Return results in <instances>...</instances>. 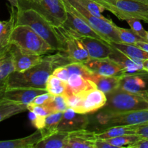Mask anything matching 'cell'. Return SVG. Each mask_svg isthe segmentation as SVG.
I'll list each match as a JSON object with an SVG mask.
<instances>
[{
    "label": "cell",
    "mask_w": 148,
    "mask_h": 148,
    "mask_svg": "<svg viewBox=\"0 0 148 148\" xmlns=\"http://www.w3.org/2000/svg\"><path fill=\"white\" fill-rule=\"evenodd\" d=\"M51 56L44 58L41 62L23 72H14L9 76L7 88H34L46 90V82L53 70Z\"/></svg>",
    "instance_id": "obj_2"
},
{
    "label": "cell",
    "mask_w": 148,
    "mask_h": 148,
    "mask_svg": "<svg viewBox=\"0 0 148 148\" xmlns=\"http://www.w3.org/2000/svg\"><path fill=\"white\" fill-rule=\"evenodd\" d=\"M52 75H55L58 78H59L60 79L66 82H67L68 79L70 77V73H69V70H68V69L65 66H57L56 69L53 70Z\"/></svg>",
    "instance_id": "obj_38"
},
{
    "label": "cell",
    "mask_w": 148,
    "mask_h": 148,
    "mask_svg": "<svg viewBox=\"0 0 148 148\" xmlns=\"http://www.w3.org/2000/svg\"><path fill=\"white\" fill-rule=\"evenodd\" d=\"M46 90L34 88H7L1 94V99L28 105L37 95L46 92Z\"/></svg>",
    "instance_id": "obj_15"
},
{
    "label": "cell",
    "mask_w": 148,
    "mask_h": 148,
    "mask_svg": "<svg viewBox=\"0 0 148 148\" xmlns=\"http://www.w3.org/2000/svg\"><path fill=\"white\" fill-rule=\"evenodd\" d=\"M80 39L88 50L90 59L108 58L114 49L110 43L101 39L91 37H83Z\"/></svg>",
    "instance_id": "obj_17"
},
{
    "label": "cell",
    "mask_w": 148,
    "mask_h": 148,
    "mask_svg": "<svg viewBox=\"0 0 148 148\" xmlns=\"http://www.w3.org/2000/svg\"><path fill=\"white\" fill-rule=\"evenodd\" d=\"M26 111H27L26 105L2 100L0 101V122Z\"/></svg>",
    "instance_id": "obj_26"
},
{
    "label": "cell",
    "mask_w": 148,
    "mask_h": 148,
    "mask_svg": "<svg viewBox=\"0 0 148 148\" xmlns=\"http://www.w3.org/2000/svg\"><path fill=\"white\" fill-rule=\"evenodd\" d=\"M66 10L67 12V17L62 27L64 28L66 31L79 38L83 37H91L101 39L106 41L96 31L90 27L80 17L74 14L70 10L67 9Z\"/></svg>",
    "instance_id": "obj_10"
},
{
    "label": "cell",
    "mask_w": 148,
    "mask_h": 148,
    "mask_svg": "<svg viewBox=\"0 0 148 148\" xmlns=\"http://www.w3.org/2000/svg\"><path fill=\"white\" fill-rule=\"evenodd\" d=\"M51 96V95L49 94L48 92L40 94V95H37V96L33 100L31 103L36 104V105H43V104L49 99V98H50Z\"/></svg>",
    "instance_id": "obj_40"
},
{
    "label": "cell",
    "mask_w": 148,
    "mask_h": 148,
    "mask_svg": "<svg viewBox=\"0 0 148 148\" xmlns=\"http://www.w3.org/2000/svg\"><path fill=\"white\" fill-rule=\"evenodd\" d=\"M66 83L68 88L66 94H82L96 88L92 81L77 74L70 75Z\"/></svg>",
    "instance_id": "obj_23"
},
{
    "label": "cell",
    "mask_w": 148,
    "mask_h": 148,
    "mask_svg": "<svg viewBox=\"0 0 148 148\" xmlns=\"http://www.w3.org/2000/svg\"><path fill=\"white\" fill-rule=\"evenodd\" d=\"M127 23H128V25H130V28L134 32V33H137L138 36H140V37L143 38V39L145 40L146 36H147V31L144 29V27H143V25L140 23V20L138 19H129V20H126Z\"/></svg>",
    "instance_id": "obj_37"
},
{
    "label": "cell",
    "mask_w": 148,
    "mask_h": 148,
    "mask_svg": "<svg viewBox=\"0 0 148 148\" xmlns=\"http://www.w3.org/2000/svg\"><path fill=\"white\" fill-rule=\"evenodd\" d=\"M15 25L29 26L43 38L55 51L66 52V44L57 28L46 17L36 10L33 9H16Z\"/></svg>",
    "instance_id": "obj_1"
},
{
    "label": "cell",
    "mask_w": 148,
    "mask_h": 148,
    "mask_svg": "<svg viewBox=\"0 0 148 148\" xmlns=\"http://www.w3.org/2000/svg\"><path fill=\"white\" fill-rule=\"evenodd\" d=\"M134 129L135 134L140 136L142 138L148 139V121L138 125L131 126Z\"/></svg>",
    "instance_id": "obj_39"
},
{
    "label": "cell",
    "mask_w": 148,
    "mask_h": 148,
    "mask_svg": "<svg viewBox=\"0 0 148 148\" xmlns=\"http://www.w3.org/2000/svg\"><path fill=\"white\" fill-rule=\"evenodd\" d=\"M69 70L70 75L72 74H77L82 75L86 79H89L92 72L88 69L86 65L81 62H71L64 65Z\"/></svg>",
    "instance_id": "obj_35"
},
{
    "label": "cell",
    "mask_w": 148,
    "mask_h": 148,
    "mask_svg": "<svg viewBox=\"0 0 148 148\" xmlns=\"http://www.w3.org/2000/svg\"><path fill=\"white\" fill-rule=\"evenodd\" d=\"M10 43L29 54L43 56L55 51L43 38L25 25H15L12 32Z\"/></svg>",
    "instance_id": "obj_5"
},
{
    "label": "cell",
    "mask_w": 148,
    "mask_h": 148,
    "mask_svg": "<svg viewBox=\"0 0 148 148\" xmlns=\"http://www.w3.org/2000/svg\"><path fill=\"white\" fill-rule=\"evenodd\" d=\"M135 1H140V2H142L143 3V4H145L148 5V0H135Z\"/></svg>",
    "instance_id": "obj_47"
},
{
    "label": "cell",
    "mask_w": 148,
    "mask_h": 148,
    "mask_svg": "<svg viewBox=\"0 0 148 148\" xmlns=\"http://www.w3.org/2000/svg\"><path fill=\"white\" fill-rule=\"evenodd\" d=\"M49 114L58 112H64L68 109L66 98L64 95H51L49 99L43 104Z\"/></svg>",
    "instance_id": "obj_31"
},
{
    "label": "cell",
    "mask_w": 148,
    "mask_h": 148,
    "mask_svg": "<svg viewBox=\"0 0 148 148\" xmlns=\"http://www.w3.org/2000/svg\"><path fill=\"white\" fill-rule=\"evenodd\" d=\"M135 46H138V47L141 48L142 49L148 52V42L145 41V40H142V41L137 42L135 44Z\"/></svg>",
    "instance_id": "obj_44"
},
{
    "label": "cell",
    "mask_w": 148,
    "mask_h": 148,
    "mask_svg": "<svg viewBox=\"0 0 148 148\" xmlns=\"http://www.w3.org/2000/svg\"><path fill=\"white\" fill-rule=\"evenodd\" d=\"M140 139H142V137L137 134H127V135L119 136L114 138L107 139L106 140L116 148H120L127 147L128 145L136 143Z\"/></svg>",
    "instance_id": "obj_34"
},
{
    "label": "cell",
    "mask_w": 148,
    "mask_h": 148,
    "mask_svg": "<svg viewBox=\"0 0 148 148\" xmlns=\"http://www.w3.org/2000/svg\"><path fill=\"white\" fill-rule=\"evenodd\" d=\"M1 58H2V57H1ZM1 58H0V62H1Z\"/></svg>",
    "instance_id": "obj_50"
},
{
    "label": "cell",
    "mask_w": 148,
    "mask_h": 148,
    "mask_svg": "<svg viewBox=\"0 0 148 148\" xmlns=\"http://www.w3.org/2000/svg\"><path fill=\"white\" fill-rule=\"evenodd\" d=\"M101 130L119 126H134L148 121V109L126 111L115 114H97Z\"/></svg>",
    "instance_id": "obj_8"
},
{
    "label": "cell",
    "mask_w": 148,
    "mask_h": 148,
    "mask_svg": "<svg viewBox=\"0 0 148 148\" xmlns=\"http://www.w3.org/2000/svg\"><path fill=\"white\" fill-rule=\"evenodd\" d=\"M15 72H23L38 64L43 60L44 57L40 55L29 54L22 51L15 45L12 43L10 49Z\"/></svg>",
    "instance_id": "obj_14"
},
{
    "label": "cell",
    "mask_w": 148,
    "mask_h": 148,
    "mask_svg": "<svg viewBox=\"0 0 148 148\" xmlns=\"http://www.w3.org/2000/svg\"><path fill=\"white\" fill-rule=\"evenodd\" d=\"M110 44L128 57L137 62H143L148 59V52L135 45L125 44L117 42H110Z\"/></svg>",
    "instance_id": "obj_24"
},
{
    "label": "cell",
    "mask_w": 148,
    "mask_h": 148,
    "mask_svg": "<svg viewBox=\"0 0 148 148\" xmlns=\"http://www.w3.org/2000/svg\"><path fill=\"white\" fill-rule=\"evenodd\" d=\"M106 95L98 90L93 88L84 92L80 106L76 112L82 114H92L100 111L106 103Z\"/></svg>",
    "instance_id": "obj_11"
},
{
    "label": "cell",
    "mask_w": 148,
    "mask_h": 148,
    "mask_svg": "<svg viewBox=\"0 0 148 148\" xmlns=\"http://www.w3.org/2000/svg\"><path fill=\"white\" fill-rule=\"evenodd\" d=\"M67 83L53 75H51L46 82V90L51 95H66L67 93Z\"/></svg>",
    "instance_id": "obj_30"
},
{
    "label": "cell",
    "mask_w": 148,
    "mask_h": 148,
    "mask_svg": "<svg viewBox=\"0 0 148 148\" xmlns=\"http://www.w3.org/2000/svg\"><path fill=\"white\" fill-rule=\"evenodd\" d=\"M128 148H148V139L142 138L133 144L128 145Z\"/></svg>",
    "instance_id": "obj_41"
},
{
    "label": "cell",
    "mask_w": 148,
    "mask_h": 148,
    "mask_svg": "<svg viewBox=\"0 0 148 148\" xmlns=\"http://www.w3.org/2000/svg\"><path fill=\"white\" fill-rule=\"evenodd\" d=\"M89 123V119L86 114H79L72 108H68V109L63 113L57 130L70 132L83 130L88 127Z\"/></svg>",
    "instance_id": "obj_13"
},
{
    "label": "cell",
    "mask_w": 148,
    "mask_h": 148,
    "mask_svg": "<svg viewBox=\"0 0 148 148\" xmlns=\"http://www.w3.org/2000/svg\"><path fill=\"white\" fill-rule=\"evenodd\" d=\"M27 111L33 114L34 117L32 119V124L36 129H42L44 126L45 120L49 114L43 105H36L33 103H29L27 105Z\"/></svg>",
    "instance_id": "obj_29"
},
{
    "label": "cell",
    "mask_w": 148,
    "mask_h": 148,
    "mask_svg": "<svg viewBox=\"0 0 148 148\" xmlns=\"http://www.w3.org/2000/svg\"><path fill=\"white\" fill-rule=\"evenodd\" d=\"M11 44L5 45L4 43H3L2 42L0 41V58L3 57L4 55H6L9 51H10Z\"/></svg>",
    "instance_id": "obj_43"
},
{
    "label": "cell",
    "mask_w": 148,
    "mask_h": 148,
    "mask_svg": "<svg viewBox=\"0 0 148 148\" xmlns=\"http://www.w3.org/2000/svg\"><path fill=\"white\" fill-rule=\"evenodd\" d=\"M111 12L119 20L138 19L145 22L148 19V5L135 0H93Z\"/></svg>",
    "instance_id": "obj_6"
},
{
    "label": "cell",
    "mask_w": 148,
    "mask_h": 148,
    "mask_svg": "<svg viewBox=\"0 0 148 148\" xmlns=\"http://www.w3.org/2000/svg\"><path fill=\"white\" fill-rule=\"evenodd\" d=\"M17 10L33 9L46 17L56 27L64 24L67 12L62 0H18Z\"/></svg>",
    "instance_id": "obj_7"
},
{
    "label": "cell",
    "mask_w": 148,
    "mask_h": 148,
    "mask_svg": "<svg viewBox=\"0 0 148 148\" xmlns=\"http://www.w3.org/2000/svg\"><path fill=\"white\" fill-rule=\"evenodd\" d=\"M106 95V103L99 114H109L148 109V95L132 93L117 89Z\"/></svg>",
    "instance_id": "obj_4"
},
{
    "label": "cell",
    "mask_w": 148,
    "mask_h": 148,
    "mask_svg": "<svg viewBox=\"0 0 148 148\" xmlns=\"http://www.w3.org/2000/svg\"><path fill=\"white\" fill-rule=\"evenodd\" d=\"M85 64L92 73L103 76H119L124 72V68L109 57L90 59Z\"/></svg>",
    "instance_id": "obj_12"
},
{
    "label": "cell",
    "mask_w": 148,
    "mask_h": 148,
    "mask_svg": "<svg viewBox=\"0 0 148 148\" xmlns=\"http://www.w3.org/2000/svg\"><path fill=\"white\" fill-rule=\"evenodd\" d=\"M145 40L147 42H148V31H147V36H146V38H145Z\"/></svg>",
    "instance_id": "obj_48"
},
{
    "label": "cell",
    "mask_w": 148,
    "mask_h": 148,
    "mask_svg": "<svg viewBox=\"0 0 148 148\" xmlns=\"http://www.w3.org/2000/svg\"><path fill=\"white\" fill-rule=\"evenodd\" d=\"M63 113L64 112L53 113V114H49L46 116L44 126L43 128L40 129L43 137L51 134L52 132L57 130L58 126L62 120Z\"/></svg>",
    "instance_id": "obj_32"
},
{
    "label": "cell",
    "mask_w": 148,
    "mask_h": 148,
    "mask_svg": "<svg viewBox=\"0 0 148 148\" xmlns=\"http://www.w3.org/2000/svg\"><path fill=\"white\" fill-rule=\"evenodd\" d=\"M7 1L10 2L11 7H14V8L17 9L19 7V2L18 0H7Z\"/></svg>",
    "instance_id": "obj_45"
},
{
    "label": "cell",
    "mask_w": 148,
    "mask_h": 148,
    "mask_svg": "<svg viewBox=\"0 0 148 148\" xmlns=\"http://www.w3.org/2000/svg\"><path fill=\"white\" fill-rule=\"evenodd\" d=\"M56 28L64 40L66 47L65 53L70 62H81L85 64L90 59L88 50L80 38L72 35L62 26Z\"/></svg>",
    "instance_id": "obj_9"
},
{
    "label": "cell",
    "mask_w": 148,
    "mask_h": 148,
    "mask_svg": "<svg viewBox=\"0 0 148 148\" xmlns=\"http://www.w3.org/2000/svg\"><path fill=\"white\" fill-rule=\"evenodd\" d=\"M14 71L12 59L9 51L1 59L0 62V100L1 94L7 88V80L9 76Z\"/></svg>",
    "instance_id": "obj_25"
},
{
    "label": "cell",
    "mask_w": 148,
    "mask_h": 148,
    "mask_svg": "<svg viewBox=\"0 0 148 148\" xmlns=\"http://www.w3.org/2000/svg\"><path fill=\"white\" fill-rule=\"evenodd\" d=\"M15 26V9L11 7L10 17L8 20L0 21V41L5 45H10V37Z\"/></svg>",
    "instance_id": "obj_27"
},
{
    "label": "cell",
    "mask_w": 148,
    "mask_h": 148,
    "mask_svg": "<svg viewBox=\"0 0 148 148\" xmlns=\"http://www.w3.org/2000/svg\"><path fill=\"white\" fill-rule=\"evenodd\" d=\"M68 137V132L56 130L43 137L34 148H67Z\"/></svg>",
    "instance_id": "obj_21"
},
{
    "label": "cell",
    "mask_w": 148,
    "mask_h": 148,
    "mask_svg": "<svg viewBox=\"0 0 148 148\" xmlns=\"http://www.w3.org/2000/svg\"><path fill=\"white\" fill-rule=\"evenodd\" d=\"M145 23H148V19H147V20H146V21H145Z\"/></svg>",
    "instance_id": "obj_49"
},
{
    "label": "cell",
    "mask_w": 148,
    "mask_h": 148,
    "mask_svg": "<svg viewBox=\"0 0 148 148\" xmlns=\"http://www.w3.org/2000/svg\"><path fill=\"white\" fill-rule=\"evenodd\" d=\"M95 148H116L114 145L110 144L106 140H100L98 139L95 142Z\"/></svg>",
    "instance_id": "obj_42"
},
{
    "label": "cell",
    "mask_w": 148,
    "mask_h": 148,
    "mask_svg": "<svg viewBox=\"0 0 148 148\" xmlns=\"http://www.w3.org/2000/svg\"><path fill=\"white\" fill-rule=\"evenodd\" d=\"M77 1L93 15L98 17H104L102 13L106 10L104 7L93 0H77Z\"/></svg>",
    "instance_id": "obj_36"
},
{
    "label": "cell",
    "mask_w": 148,
    "mask_h": 148,
    "mask_svg": "<svg viewBox=\"0 0 148 148\" xmlns=\"http://www.w3.org/2000/svg\"><path fill=\"white\" fill-rule=\"evenodd\" d=\"M122 75L119 76H103L92 73L88 79L95 84L96 88L105 94L119 88L120 80Z\"/></svg>",
    "instance_id": "obj_22"
},
{
    "label": "cell",
    "mask_w": 148,
    "mask_h": 148,
    "mask_svg": "<svg viewBox=\"0 0 148 148\" xmlns=\"http://www.w3.org/2000/svg\"><path fill=\"white\" fill-rule=\"evenodd\" d=\"M143 71L148 73V59L143 62Z\"/></svg>",
    "instance_id": "obj_46"
},
{
    "label": "cell",
    "mask_w": 148,
    "mask_h": 148,
    "mask_svg": "<svg viewBox=\"0 0 148 148\" xmlns=\"http://www.w3.org/2000/svg\"><path fill=\"white\" fill-rule=\"evenodd\" d=\"M109 58L119 64L124 68V72L123 75H137V74L143 75L147 73L143 69V62H137L134 59H132L131 58L128 57L127 55L121 53L115 48L113 49V51L109 56Z\"/></svg>",
    "instance_id": "obj_18"
},
{
    "label": "cell",
    "mask_w": 148,
    "mask_h": 148,
    "mask_svg": "<svg viewBox=\"0 0 148 148\" xmlns=\"http://www.w3.org/2000/svg\"><path fill=\"white\" fill-rule=\"evenodd\" d=\"M116 28L121 43H125V44L135 45L139 41H142V40L146 41L145 39L134 33L131 28H123L117 25H116Z\"/></svg>",
    "instance_id": "obj_33"
},
{
    "label": "cell",
    "mask_w": 148,
    "mask_h": 148,
    "mask_svg": "<svg viewBox=\"0 0 148 148\" xmlns=\"http://www.w3.org/2000/svg\"><path fill=\"white\" fill-rule=\"evenodd\" d=\"M67 10L80 17L95 31H96L107 43L117 42L121 43L116 25L111 19L98 17L91 14L88 10L82 7L77 0H62Z\"/></svg>",
    "instance_id": "obj_3"
},
{
    "label": "cell",
    "mask_w": 148,
    "mask_h": 148,
    "mask_svg": "<svg viewBox=\"0 0 148 148\" xmlns=\"http://www.w3.org/2000/svg\"><path fill=\"white\" fill-rule=\"evenodd\" d=\"M98 140L97 132L83 130L69 132L67 148H95Z\"/></svg>",
    "instance_id": "obj_16"
},
{
    "label": "cell",
    "mask_w": 148,
    "mask_h": 148,
    "mask_svg": "<svg viewBox=\"0 0 148 148\" xmlns=\"http://www.w3.org/2000/svg\"><path fill=\"white\" fill-rule=\"evenodd\" d=\"M40 129L27 137L14 140L0 141V148H34L35 145L43 139Z\"/></svg>",
    "instance_id": "obj_20"
},
{
    "label": "cell",
    "mask_w": 148,
    "mask_h": 148,
    "mask_svg": "<svg viewBox=\"0 0 148 148\" xmlns=\"http://www.w3.org/2000/svg\"><path fill=\"white\" fill-rule=\"evenodd\" d=\"M127 134H136L134 129L131 126H119L112 127L101 130V132H97V137L100 140H107L119 136Z\"/></svg>",
    "instance_id": "obj_28"
},
{
    "label": "cell",
    "mask_w": 148,
    "mask_h": 148,
    "mask_svg": "<svg viewBox=\"0 0 148 148\" xmlns=\"http://www.w3.org/2000/svg\"><path fill=\"white\" fill-rule=\"evenodd\" d=\"M141 75V74H137L121 76L119 89L132 93L148 95L147 83Z\"/></svg>",
    "instance_id": "obj_19"
}]
</instances>
